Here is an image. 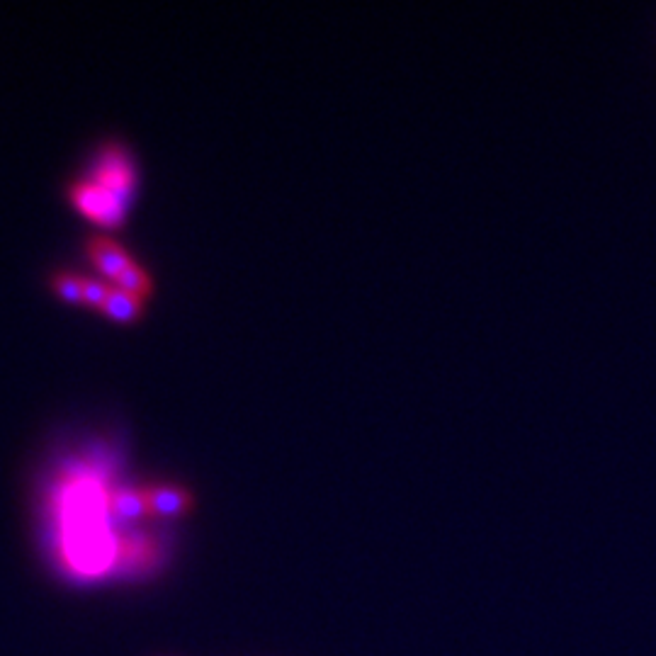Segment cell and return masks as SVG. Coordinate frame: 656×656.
Returning <instances> with one entry per match:
<instances>
[{
	"mask_svg": "<svg viewBox=\"0 0 656 656\" xmlns=\"http://www.w3.org/2000/svg\"><path fill=\"white\" fill-rule=\"evenodd\" d=\"M71 200L86 217L95 219L107 229H117L122 224L124 195L98 183V180H81V183L71 185Z\"/></svg>",
	"mask_w": 656,
	"mask_h": 656,
	"instance_id": "cell-1",
	"label": "cell"
},
{
	"mask_svg": "<svg viewBox=\"0 0 656 656\" xmlns=\"http://www.w3.org/2000/svg\"><path fill=\"white\" fill-rule=\"evenodd\" d=\"M86 251H88L90 260L95 263V268H98L103 275L112 277V280H117V277H120L124 270L134 263L132 256L124 251L120 243H117L115 239H110V236H103V234L88 236Z\"/></svg>",
	"mask_w": 656,
	"mask_h": 656,
	"instance_id": "cell-2",
	"label": "cell"
},
{
	"mask_svg": "<svg viewBox=\"0 0 656 656\" xmlns=\"http://www.w3.org/2000/svg\"><path fill=\"white\" fill-rule=\"evenodd\" d=\"M146 501H149V511L151 516H161V518H178L185 516V513L192 511L195 506V499L188 489L175 484H156V486H146Z\"/></svg>",
	"mask_w": 656,
	"mask_h": 656,
	"instance_id": "cell-3",
	"label": "cell"
},
{
	"mask_svg": "<svg viewBox=\"0 0 656 656\" xmlns=\"http://www.w3.org/2000/svg\"><path fill=\"white\" fill-rule=\"evenodd\" d=\"M110 508L124 520H144L151 518L149 501H146L144 489H132V486H122L110 494Z\"/></svg>",
	"mask_w": 656,
	"mask_h": 656,
	"instance_id": "cell-4",
	"label": "cell"
},
{
	"mask_svg": "<svg viewBox=\"0 0 656 656\" xmlns=\"http://www.w3.org/2000/svg\"><path fill=\"white\" fill-rule=\"evenodd\" d=\"M105 314L115 321H134L141 316V299L137 294L122 290V287L110 285V294H107V304H105Z\"/></svg>",
	"mask_w": 656,
	"mask_h": 656,
	"instance_id": "cell-5",
	"label": "cell"
},
{
	"mask_svg": "<svg viewBox=\"0 0 656 656\" xmlns=\"http://www.w3.org/2000/svg\"><path fill=\"white\" fill-rule=\"evenodd\" d=\"M115 282H117V287H122V290L137 294L139 299L149 297L151 290H154V282H151V275L146 273V270L141 268V265H137V263L129 265V268L124 270V273L120 277H117Z\"/></svg>",
	"mask_w": 656,
	"mask_h": 656,
	"instance_id": "cell-6",
	"label": "cell"
},
{
	"mask_svg": "<svg viewBox=\"0 0 656 656\" xmlns=\"http://www.w3.org/2000/svg\"><path fill=\"white\" fill-rule=\"evenodd\" d=\"M52 285L54 290L59 292V297L69 299V302H83V277L66 273V270H59V273L52 275Z\"/></svg>",
	"mask_w": 656,
	"mask_h": 656,
	"instance_id": "cell-7",
	"label": "cell"
},
{
	"mask_svg": "<svg viewBox=\"0 0 656 656\" xmlns=\"http://www.w3.org/2000/svg\"><path fill=\"white\" fill-rule=\"evenodd\" d=\"M107 294H110V285L93 280V277H83V302L90 304V307L103 311L107 304Z\"/></svg>",
	"mask_w": 656,
	"mask_h": 656,
	"instance_id": "cell-8",
	"label": "cell"
}]
</instances>
